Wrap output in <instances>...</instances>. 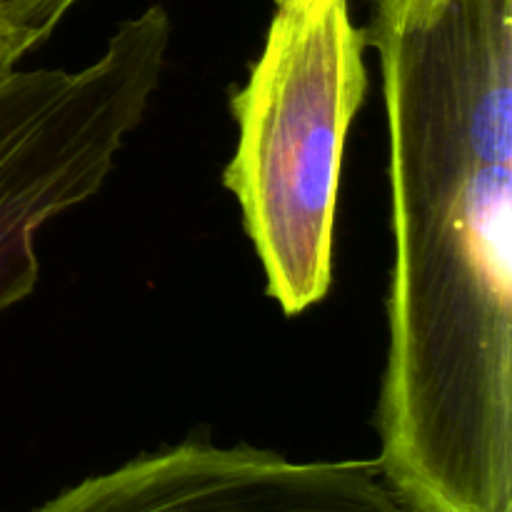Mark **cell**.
<instances>
[{
    "label": "cell",
    "mask_w": 512,
    "mask_h": 512,
    "mask_svg": "<svg viewBox=\"0 0 512 512\" xmlns=\"http://www.w3.org/2000/svg\"><path fill=\"white\" fill-rule=\"evenodd\" d=\"M363 35L395 238L375 463L408 512H512V0H395Z\"/></svg>",
    "instance_id": "1"
},
{
    "label": "cell",
    "mask_w": 512,
    "mask_h": 512,
    "mask_svg": "<svg viewBox=\"0 0 512 512\" xmlns=\"http://www.w3.org/2000/svg\"><path fill=\"white\" fill-rule=\"evenodd\" d=\"M363 53L348 0H283L230 98L238 148L223 183L243 210L268 293L288 315L333 285L343 150L368 90Z\"/></svg>",
    "instance_id": "2"
},
{
    "label": "cell",
    "mask_w": 512,
    "mask_h": 512,
    "mask_svg": "<svg viewBox=\"0 0 512 512\" xmlns=\"http://www.w3.org/2000/svg\"><path fill=\"white\" fill-rule=\"evenodd\" d=\"M170 35L165 8L150 5L83 70L0 75V313L38 285V230L113 173L158 88Z\"/></svg>",
    "instance_id": "3"
},
{
    "label": "cell",
    "mask_w": 512,
    "mask_h": 512,
    "mask_svg": "<svg viewBox=\"0 0 512 512\" xmlns=\"http://www.w3.org/2000/svg\"><path fill=\"white\" fill-rule=\"evenodd\" d=\"M33 512H408L370 460L298 463L185 440L63 490Z\"/></svg>",
    "instance_id": "4"
},
{
    "label": "cell",
    "mask_w": 512,
    "mask_h": 512,
    "mask_svg": "<svg viewBox=\"0 0 512 512\" xmlns=\"http://www.w3.org/2000/svg\"><path fill=\"white\" fill-rule=\"evenodd\" d=\"M78 0H0V75L38 48Z\"/></svg>",
    "instance_id": "5"
},
{
    "label": "cell",
    "mask_w": 512,
    "mask_h": 512,
    "mask_svg": "<svg viewBox=\"0 0 512 512\" xmlns=\"http://www.w3.org/2000/svg\"><path fill=\"white\" fill-rule=\"evenodd\" d=\"M388 3H395V0H373V5H388Z\"/></svg>",
    "instance_id": "6"
},
{
    "label": "cell",
    "mask_w": 512,
    "mask_h": 512,
    "mask_svg": "<svg viewBox=\"0 0 512 512\" xmlns=\"http://www.w3.org/2000/svg\"><path fill=\"white\" fill-rule=\"evenodd\" d=\"M275 3H283V0H275Z\"/></svg>",
    "instance_id": "7"
}]
</instances>
